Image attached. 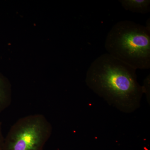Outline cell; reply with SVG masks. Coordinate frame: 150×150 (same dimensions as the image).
<instances>
[{
	"label": "cell",
	"mask_w": 150,
	"mask_h": 150,
	"mask_svg": "<svg viewBox=\"0 0 150 150\" xmlns=\"http://www.w3.org/2000/svg\"><path fill=\"white\" fill-rule=\"evenodd\" d=\"M124 9L133 13L146 14L150 11V0H119Z\"/></svg>",
	"instance_id": "obj_4"
},
{
	"label": "cell",
	"mask_w": 150,
	"mask_h": 150,
	"mask_svg": "<svg viewBox=\"0 0 150 150\" xmlns=\"http://www.w3.org/2000/svg\"><path fill=\"white\" fill-rule=\"evenodd\" d=\"M145 27L149 30H150V19L149 18L146 22V25H145Z\"/></svg>",
	"instance_id": "obj_8"
},
{
	"label": "cell",
	"mask_w": 150,
	"mask_h": 150,
	"mask_svg": "<svg viewBox=\"0 0 150 150\" xmlns=\"http://www.w3.org/2000/svg\"><path fill=\"white\" fill-rule=\"evenodd\" d=\"M108 54L136 70L150 68V30L129 20L115 23L108 33Z\"/></svg>",
	"instance_id": "obj_2"
},
{
	"label": "cell",
	"mask_w": 150,
	"mask_h": 150,
	"mask_svg": "<svg viewBox=\"0 0 150 150\" xmlns=\"http://www.w3.org/2000/svg\"><path fill=\"white\" fill-rule=\"evenodd\" d=\"M150 75L147 76L144 82V85L142 86L143 93L146 94L147 99H150Z\"/></svg>",
	"instance_id": "obj_6"
},
{
	"label": "cell",
	"mask_w": 150,
	"mask_h": 150,
	"mask_svg": "<svg viewBox=\"0 0 150 150\" xmlns=\"http://www.w3.org/2000/svg\"><path fill=\"white\" fill-rule=\"evenodd\" d=\"M5 138L3 136L2 130V123L0 122V150H2Z\"/></svg>",
	"instance_id": "obj_7"
},
{
	"label": "cell",
	"mask_w": 150,
	"mask_h": 150,
	"mask_svg": "<svg viewBox=\"0 0 150 150\" xmlns=\"http://www.w3.org/2000/svg\"><path fill=\"white\" fill-rule=\"evenodd\" d=\"M136 71L105 53L91 63L85 81L89 88L108 104L121 112L131 113L140 107L144 94Z\"/></svg>",
	"instance_id": "obj_1"
},
{
	"label": "cell",
	"mask_w": 150,
	"mask_h": 150,
	"mask_svg": "<svg viewBox=\"0 0 150 150\" xmlns=\"http://www.w3.org/2000/svg\"><path fill=\"white\" fill-rule=\"evenodd\" d=\"M52 130L51 123L42 114L25 116L11 127L2 150H43Z\"/></svg>",
	"instance_id": "obj_3"
},
{
	"label": "cell",
	"mask_w": 150,
	"mask_h": 150,
	"mask_svg": "<svg viewBox=\"0 0 150 150\" xmlns=\"http://www.w3.org/2000/svg\"><path fill=\"white\" fill-rule=\"evenodd\" d=\"M11 96L9 85L5 79L0 76V112L10 105Z\"/></svg>",
	"instance_id": "obj_5"
}]
</instances>
